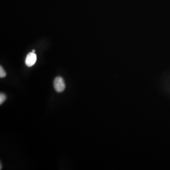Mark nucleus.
<instances>
[{
	"instance_id": "obj_1",
	"label": "nucleus",
	"mask_w": 170,
	"mask_h": 170,
	"mask_svg": "<svg viewBox=\"0 0 170 170\" xmlns=\"http://www.w3.org/2000/svg\"><path fill=\"white\" fill-rule=\"evenodd\" d=\"M54 89L58 93H61L65 89V83L64 80L61 77H57L54 80Z\"/></svg>"
},
{
	"instance_id": "obj_2",
	"label": "nucleus",
	"mask_w": 170,
	"mask_h": 170,
	"mask_svg": "<svg viewBox=\"0 0 170 170\" xmlns=\"http://www.w3.org/2000/svg\"><path fill=\"white\" fill-rule=\"evenodd\" d=\"M37 56L35 53L31 52L27 54L25 60V64L28 67H32L35 64L37 61Z\"/></svg>"
},
{
	"instance_id": "obj_3",
	"label": "nucleus",
	"mask_w": 170,
	"mask_h": 170,
	"mask_svg": "<svg viewBox=\"0 0 170 170\" xmlns=\"http://www.w3.org/2000/svg\"><path fill=\"white\" fill-rule=\"evenodd\" d=\"M6 75L7 74H6L5 71L4 70L3 67L1 66L0 67V77H1V78H3L5 77L6 76Z\"/></svg>"
},
{
	"instance_id": "obj_4",
	"label": "nucleus",
	"mask_w": 170,
	"mask_h": 170,
	"mask_svg": "<svg viewBox=\"0 0 170 170\" xmlns=\"http://www.w3.org/2000/svg\"><path fill=\"white\" fill-rule=\"evenodd\" d=\"M6 99V96L3 93L0 94V104H1Z\"/></svg>"
},
{
	"instance_id": "obj_5",
	"label": "nucleus",
	"mask_w": 170,
	"mask_h": 170,
	"mask_svg": "<svg viewBox=\"0 0 170 170\" xmlns=\"http://www.w3.org/2000/svg\"><path fill=\"white\" fill-rule=\"evenodd\" d=\"M32 52H33V53H35V50H33L32 51Z\"/></svg>"
}]
</instances>
